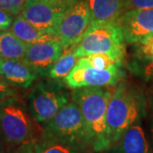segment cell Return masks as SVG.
I'll return each instance as SVG.
<instances>
[{"label":"cell","instance_id":"cell-1","mask_svg":"<svg viewBox=\"0 0 153 153\" xmlns=\"http://www.w3.org/2000/svg\"><path fill=\"white\" fill-rule=\"evenodd\" d=\"M111 92L106 87H87L73 89L71 100L81 110L92 151L102 152L111 147L106 111Z\"/></svg>","mask_w":153,"mask_h":153},{"label":"cell","instance_id":"cell-2","mask_svg":"<svg viewBox=\"0 0 153 153\" xmlns=\"http://www.w3.org/2000/svg\"><path fill=\"white\" fill-rule=\"evenodd\" d=\"M145 98L130 82L121 81L111 94L106 111V123L111 146L144 115Z\"/></svg>","mask_w":153,"mask_h":153},{"label":"cell","instance_id":"cell-3","mask_svg":"<svg viewBox=\"0 0 153 153\" xmlns=\"http://www.w3.org/2000/svg\"><path fill=\"white\" fill-rule=\"evenodd\" d=\"M33 115L22 99L10 96L0 101V133L3 140L10 146L34 141Z\"/></svg>","mask_w":153,"mask_h":153},{"label":"cell","instance_id":"cell-4","mask_svg":"<svg viewBox=\"0 0 153 153\" xmlns=\"http://www.w3.org/2000/svg\"><path fill=\"white\" fill-rule=\"evenodd\" d=\"M125 38L117 23L93 24L81 41L71 48L78 58L92 54H107L123 61Z\"/></svg>","mask_w":153,"mask_h":153},{"label":"cell","instance_id":"cell-5","mask_svg":"<svg viewBox=\"0 0 153 153\" xmlns=\"http://www.w3.org/2000/svg\"><path fill=\"white\" fill-rule=\"evenodd\" d=\"M67 88L64 82L51 78L35 83L28 95V107L34 120L44 124L66 106L71 100Z\"/></svg>","mask_w":153,"mask_h":153},{"label":"cell","instance_id":"cell-6","mask_svg":"<svg viewBox=\"0 0 153 153\" xmlns=\"http://www.w3.org/2000/svg\"><path fill=\"white\" fill-rule=\"evenodd\" d=\"M44 125V131L52 136L84 151H92L81 110L73 100Z\"/></svg>","mask_w":153,"mask_h":153},{"label":"cell","instance_id":"cell-7","mask_svg":"<svg viewBox=\"0 0 153 153\" xmlns=\"http://www.w3.org/2000/svg\"><path fill=\"white\" fill-rule=\"evenodd\" d=\"M121 67L122 64H117L110 68L100 70L88 65L84 58H80L63 82L71 89L115 86L122 81L124 76V71Z\"/></svg>","mask_w":153,"mask_h":153},{"label":"cell","instance_id":"cell-8","mask_svg":"<svg viewBox=\"0 0 153 153\" xmlns=\"http://www.w3.org/2000/svg\"><path fill=\"white\" fill-rule=\"evenodd\" d=\"M91 26L86 0H80L64 13L57 29L56 37L65 49L77 44Z\"/></svg>","mask_w":153,"mask_h":153},{"label":"cell","instance_id":"cell-9","mask_svg":"<svg viewBox=\"0 0 153 153\" xmlns=\"http://www.w3.org/2000/svg\"><path fill=\"white\" fill-rule=\"evenodd\" d=\"M66 11L49 0H27L20 15L34 27L56 37L59 24Z\"/></svg>","mask_w":153,"mask_h":153},{"label":"cell","instance_id":"cell-10","mask_svg":"<svg viewBox=\"0 0 153 153\" xmlns=\"http://www.w3.org/2000/svg\"><path fill=\"white\" fill-rule=\"evenodd\" d=\"M65 48L59 40L27 44L24 61L37 76L49 77L55 62L64 55Z\"/></svg>","mask_w":153,"mask_h":153},{"label":"cell","instance_id":"cell-11","mask_svg":"<svg viewBox=\"0 0 153 153\" xmlns=\"http://www.w3.org/2000/svg\"><path fill=\"white\" fill-rule=\"evenodd\" d=\"M128 44H137L153 34V9L124 12L116 22Z\"/></svg>","mask_w":153,"mask_h":153},{"label":"cell","instance_id":"cell-12","mask_svg":"<svg viewBox=\"0 0 153 153\" xmlns=\"http://www.w3.org/2000/svg\"><path fill=\"white\" fill-rule=\"evenodd\" d=\"M0 76L13 87L28 88L37 79V74L24 60L0 58Z\"/></svg>","mask_w":153,"mask_h":153},{"label":"cell","instance_id":"cell-13","mask_svg":"<svg viewBox=\"0 0 153 153\" xmlns=\"http://www.w3.org/2000/svg\"><path fill=\"white\" fill-rule=\"evenodd\" d=\"M107 150L108 153H151L146 134L139 122L128 128Z\"/></svg>","mask_w":153,"mask_h":153},{"label":"cell","instance_id":"cell-14","mask_svg":"<svg viewBox=\"0 0 153 153\" xmlns=\"http://www.w3.org/2000/svg\"><path fill=\"white\" fill-rule=\"evenodd\" d=\"M91 25L116 23L124 13L123 0H86Z\"/></svg>","mask_w":153,"mask_h":153},{"label":"cell","instance_id":"cell-15","mask_svg":"<svg viewBox=\"0 0 153 153\" xmlns=\"http://www.w3.org/2000/svg\"><path fill=\"white\" fill-rule=\"evenodd\" d=\"M10 31L27 44L58 40L55 35L46 33L34 27L30 22L25 20L21 15H18L15 18Z\"/></svg>","mask_w":153,"mask_h":153},{"label":"cell","instance_id":"cell-16","mask_svg":"<svg viewBox=\"0 0 153 153\" xmlns=\"http://www.w3.org/2000/svg\"><path fill=\"white\" fill-rule=\"evenodd\" d=\"M34 145L37 153H88L87 151L64 142L45 131L34 140Z\"/></svg>","mask_w":153,"mask_h":153},{"label":"cell","instance_id":"cell-17","mask_svg":"<svg viewBox=\"0 0 153 153\" xmlns=\"http://www.w3.org/2000/svg\"><path fill=\"white\" fill-rule=\"evenodd\" d=\"M27 52L25 44L11 31L0 32V58L24 60Z\"/></svg>","mask_w":153,"mask_h":153},{"label":"cell","instance_id":"cell-18","mask_svg":"<svg viewBox=\"0 0 153 153\" xmlns=\"http://www.w3.org/2000/svg\"><path fill=\"white\" fill-rule=\"evenodd\" d=\"M78 57L75 55L74 51L70 49V51L64 53V55L55 62L54 66L50 70L49 78L55 80H64L74 68L77 62Z\"/></svg>","mask_w":153,"mask_h":153},{"label":"cell","instance_id":"cell-19","mask_svg":"<svg viewBox=\"0 0 153 153\" xmlns=\"http://www.w3.org/2000/svg\"><path fill=\"white\" fill-rule=\"evenodd\" d=\"M129 71L146 82H153V57L134 56L128 64Z\"/></svg>","mask_w":153,"mask_h":153},{"label":"cell","instance_id":"cell-20","mask_svg":"<svg viewBox=\"0 0 153 153\" xmlns=\"http://www.w3.org/2000/svg\"><path fill=\"white\" fill-rule=\"evenodd\" d=\"M82 58H84L88 65L100 70L110 68L117 64H122V61L107 54H92Z\"/></svg>","mask_w":153,"mask_h":153},{"label":"cell","instance_id":"cell-21","mask_svg":"<svg viewBox=\"0 0 153 153\" xmlns=\"http://www.w3.org/2000/svg\"><path fill=\"white\" fill-rule=\"evenodd\" d=\"M135 56L153 57V34L149 35L140 42L134 44Z\"/></svg>","mask_w":153,"mask_h":153},{"label":"cell","instance_id":"cell-22","mask_svg":"<svg viewBox=\"0 0 153 153\" xmlns=\"http://www.w3.org/2000/svg\"><path fill=\"white\" fill-rule=\"evenodd\" d=\"M27 0H0V10L9 12L14 16L21 14Z\"/></svg>","mask_w":153,"mask_h":153},{"label":"cell","instance_id":"cell-23","mask_svg":"<svg viewBox=\"0 0 153 153\" xmlns=\"http://www.w3.org/2000/svg\"><path fill=\"white\" fill-rule=\"evenodd\" d=\"M124 12L134 10L153 9V0H123Z\"/></svg>","mask_w":153,"mask_h":153},{"label":"cell","instance_id":"cell-24","mask_svg":"<svg viewBox=\"0 0 153 153\" xmlns=\"http://www.w3.org/2000/svg\"><path fill=\"white\" fill-rule=\"evenodd\" d=\"M14 15L0 10V32L10 31L13 22L15 21Z\"/></svg>","mask_w":153,"mask_h":153},{"label":"cell","instance_id":"cell-25","mask_svg":"<svg viewBox=\"0 0 153 153\" xmlns=\"http://www.w3.org/2000/svg\"><path fill=\"white\" fill-rule=\"evenodd\" d=\"M16 94V88L10 85L9 83H7L0 76V101L10 96H15Z\"/></svg>","mask_w":153,"mask_h":153},{"label":"cell","instance_id":"cell-26","mask_svg":"<svg viewBox=\"0 0 153 153\" xmlns=\"http://www.w3.org/2000/svg\"><path fill=\"white\" fill-rule=\"evenodd\" d=\"M16 153H37L36 149H35V145L34 141L25 143L21 146H17L16 149Z\"/></svg>","mask_w":153,"mask_h":153},{"label":"cell","instance_id":"cell-27","mask_svg":"<svg viewBox=\"0 0 153 153\" xmlns=\"http://www.w3.org/2000/svg\"><path fill=\"white\" fill-rule=\"evenodd\" d=\"M52 3H54L55 4L59 6L60 8L67 10L69 8H71V6L76 4L77 2H79L80 0H49Z\"/></svg>","mask_w":153,"mask_h":153},{"label":"cell","instance_id":"cell-28","mask_svg":"<svg viewBox=\"0 0 153 153\" xmlns=\"http://www.w3.org/2000/svg\"><path fill=\"white\" fill-rule=\"evenodd\" d=\"M0 153H16V149H12V148H3Z\"/></svg>","mask_w":153,"mask_h":153},{"label":"cell","instance_id":"cell-29","mask_svg":"<svg viewBox=\"0 0 153 153\" xmlns=\"http://www.w3.org/2000/svg\"><path fill=\"white\" fill-rule=\"evenodd\" d=\"M1 138H2V135H1V133H0V151L4 148V146H2V143H1ZM3 139V138H2Z\"/></svg>","mask_w":153,"mask_h":153},{"label":"cell","instance_id":"cell-30","mask_svg":"<svg viewBox=\"0 0 153 153\" xmlns=\"http://www.w3.org/2000/svg\"><path fill=\"white\" fill-rule=\"evenodd\" d=\"M152 139H153V125L152 127Z\"/></svg>","mask_w":153,"mask_h":153}]
</instances>
